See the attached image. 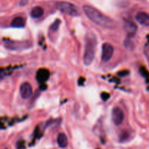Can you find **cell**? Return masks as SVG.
Listing matches in <instances>:
<instances>
[{
	"label": "cell",
	"mask_w": 149,
	"mask_h": 149,
	"mask_svg": "<svg viewBox=\"0 0 149 149\" xmlns=\"http://www.w3.org/2000/svg\"><path fill=\"white\" fill-rule=\"evenodd\" d=\"M83 10L88 18L94 24L106 29L115 28V22L94 7L89 5H83Z\"/></svg>",
	"instance_id": "6da1fadb"
},
{
	"label": "cell",
	"mask_w": 149,
	"mask_h": 149,
	"mask_svg": "<svg viewBox=\"0 0 149 149\" xmlns=\"http://www.w3.org/2000/svg\"><path fill=\"white\" fill-rule=\"evenodd\" d=\"M96 40L93 35L89 36L86 42L84 55H83V63L86 65H90L93 62L95 57Z\"/></svg>",
	"instance_id": "7a4b0ae2"
},
{
	"label": "cell",
	"mask_w": 149,
	"mask_h": 149,
	"mask_svg": "<svg viewBox=\"0 0 149 149\" xmlns=\"http://www.w3.org/2000/svg\"><path fill=\"white\" fill-rule=\"evenodd\" d=\"M56 7L58 10L67 15L76 17L80 15V10L76 5L68 1H60L56 3Z\"/></svg>",
	"instance_id": "3957f363"
},
{
	"label": "cell",
	"mask_w": 149,
	"mask_h": 149,
	"mask_svg": "<svg viewBox=\"0 0 149 149\" xmlns=\"http://www.w3.org/2000/svg\"><path fill=\"white\" fill-rule=\"evenodd\" d=\"M32 44L29 41H13L7 40L4 43V47L10 50L21 51L31 47Z\"/></svg>",
	"instance_id": "277c9868"
},
{
	"label": "cell",
	"mask_w": 149,
	"mask_h": 149,
	"mask_svg": "<svg viewBox=\"0 0 149 149\" xmlns=\"http://www.w3.org/2000/svg\"><path fill=\"white\" fill-rule=\"evenodd\" d=\"M114 52V48L111 44L104 43L102 46V59L105 62H108L112 58Z\"/></svg>",
	"instance_id": "5b68a950"
},
{
	"label": "cell",
	"mask_w": 149,
	"mask_h": 149,
	"mask_svg": "<svg viewBox=\"0 0 149 149\" xmlns=\"http://www.w3.org/2000/svg\"><path fill=\"white\" fill-rule=\"evenodd\" d=\"M124 119V114L121 108L115 107L112 111V120L116 125H120Z\"/></svg>",
	"instance_id": "8992f818"
},
{
	"label": "cell",
	"mask_w": 149,
	"mask_h": 149,
	"mask_svg": "<svg viewBox=\"0 0 149 149\" xmlns=\"http://www.w3.org/2000/svg\"><path fill=\"white\" fill-rule=\"evenodd\" d=\"M33 90H32V85L28 82H23L20 87V96L23 99H29L32 95Z\"/></svg>",
	"instance_id": "52a82bcc"
},
{
	"label": "cell",
	"mask_w": 149,
	"mask_h": 149,
	"mask_svg": "<svg viewBox=\"0 0 149 149\" xmlns=\"http://www.w3.org/2000/svg\"><path fill=\"white\" fill-rule=\"evenodd\" d=\"M137 23L144 26H149V15L145 12H138L135 15Z\"/></svg>",
	"instance_id": "ba28073f"
},
{
	"label": "cell",
	"mask_w": 149,
	"mask_h": 149,
	"mask_svg": "<svg viewBox=\"0 0 149 149\" xmlns=\"http://www.w3.org/2000/svg\"><path fill=\"white\" fill-rule=\"evenodd\" d=\"M124 29L126 33L129 36H134L137 31V26L133 22L127 20L124 22Z\"/></svg>",
	"instance_id": "9c48e42d"
},
{
	"label": "cell",
	"mask_w": 149,
	"mask_h": 149,
	"mask_svg": "<svg viewBox=\"0 0 149 149\" xmlns=\"http://www.w3.org/2000/svg\"><path fill=\"white\" fill-rule=\"evenodd\" d=\"M57 143L59 147L63 148H66L68 145V139H67V135L64 133H60L57 138Z\"/></svg>",
	"instance_id": "30bf717a"
},
{
	"label": "cell",
	"mask_w": 149,
	"mask_h": 149,
	"mask_svg": "<svg viewBox=\"0 0 149 149\" xmlns=\"http://www.w3.org/2000/svg\"><path fill=\"white\" fill-rule=\"evenodd\" d=\"M43 14L44 10L41 7H39V6L34 7L30 13L31 16L33 18H39V17L43 15Z\"/></svg>",
	"instance_id": "8fae6325"
},
{
	"label": "cell",
	"mask_w": 149,
	"mask_h": 149,
	"mask_svg": "<svg viewBox=\"0 0 149 149\" xmlns=\"http://www.w3.org/2000/svg\"><path fill=\"white\" fill-rule=\"evenodd\" d=\"M49 77V73L47 70L42 69L38 71L37 74V79L38 81H40V82H42V81H45Z\"/></svg>",
	"instance_id": "7c38bea8"
},
{
	"label": "cell",
	"mask_w": 149,
	"mask_h": 149,
	"mask_svg": "<svg viewBox=\"0 0 149 149\" xmlns=\"http://www.w3.org/2000/svg\"><path fill=\"white\" fill-rule=\"evenodd\" d=\"M11 26L14 28H23L25 26V20L22 17H16L12 20Z\"/></svg>",
	"instance_id": "4fadbf2b"
},
{
	"label": "cell",
	"mask_w": 149,
	"mask_h": 149,
	"mask_svg": "<svg viewBox=\"0 0 149 149\" xmlns=\"http://www.w3.org/2000/svg\"><path fill=\"white\" fill-rule=\"evenodd\" d=\"M60 24H61V20H56L53 23V24L51 26V30L53 32L57 31L58 29V28H59Z\"/></svg>",
	"instance_id": "5bb4252c"
},
{
	"label": "cell",
	"mask_w": 149,
	"mask_h": 149,
	"mask_svg": "<svg viewBox=\"0 0 149 149\" xmlns=\"http://www.w3.org/2000/svg\"><path fill=\"white\" fill-rule=\"evenodd\" d=\"M144 53L145 55L146 58H147L148 61V63H149V47H145L144 49Z\"/></svg>",
	"instance_id": "9a60e30c"
},
{
	"label": "cell",
	"mask_w": 149,
	"mask_h": 149,
	"mask_svg": "<svg viewBox=\"0 0 149 149\" xmlns=\"http://www.w3.org/2000/svg\"><path fill=\"white\" fill-rule=\"evenodd\" d=\"M109 94H108V93H104L102 95V99H103L104 100H108V97H109Z\"/></svg>",
	"instance_id": "2e32d148"
},
{
	"label": "cell",
	"mask_w": 149,
	"mask_h": 149,
	"mask_svg": "<svg viewBox=\"0 0 149 149\" xmlns=\"http://www.w3.org/2000/svg\"><path fill=\"white\" fill-rule=\"evenodd\" d=\"M4 77V70L1 69L0 68V79H3Z\"/></svg>",
	"instance_id": "e0dca14e"
},
{
	"label": "cell",
	"mask_w": 149,
	"mask_h": 149,
	"mask_svg": "<svg viewBox=\"0 0 149 149\" xmlns=\"http://www.w3.org/2000/svg\"><path fill=\"white\" fill-rule=\"evenodd\" d=\"M4 149H7V148H4Z\"/></svg>",
	"instance_id": "ac0fdd59"
}]
</instances>
